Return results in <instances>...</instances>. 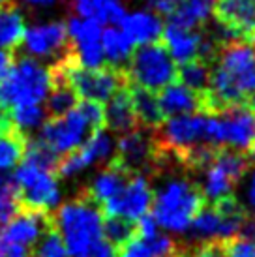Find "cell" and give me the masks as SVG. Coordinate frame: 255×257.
I'll use <instances>...</instances> for the list:
<instances>
[{
    "instance_id": "obj_1",
    "label": "cell",
    "mask_w": 255,
    "mask_h": 257,
    "mask_svg": "<svg viewBox=\"0 0 255 257\" xmlns=\"http://www.w3.org/2000/svg\"><path fill=\"white\" fill-rule=\"evenodd\" d=\"M53 218L70 257H90L94 248L103 240V212L86 190L60 205Z\"/></svg>"
},
{
    "instance_id": "obj_2",
    "label": "cell",
    "mask_w": 255,
    "mask_h": 257,
    "mask_svg": "<svg viewBox=\"0 0 255 257\" xmlns=\"http://www.w3.org/2000/svg\"><path fill=\"white\" fill-rule=\"evenodd\" d=\"M152 193L150 214L154 216L158 225L177 233L190 227V223L206 205L205 193L197 179H193L190 173L171 177Z\"/></svg>"
},
{
    "instance_id": "obj_3",
    "label": "cell",
    "mask_w": 255,
    "mask_h": 257,
    "mask_svg": "<svg viewBox=\"0 0 255 257\" xmlns=\"http://www.w3.org/2000/svg\"><path fill=\"white\" fill-rule=\"evenodd\" d=\"M51 90L49 68L36 58H15L12 70L0 86V100L6 109L17 105H40Z\"/></svg>"
},
{
    "instance_id": "obj_4",
    "label": "cell",
    "mask_w": 255,
    "mask_h": 257,
    "mask_svg": "<svg viewBox=\"0 0 255 257\" xmlns=\"http://www.w3.org/2000/svg\"><path fill=\"white\" fill-rule=\"evenodd\" d=\"M55 64L62 70L68 85L77 94L79 100H92L105 105L118 88L128 85L126 72L114 70L111 66L83 68L77 64V60L73 57V51Z\"/></svg>"
},
{
    "instance_id": "obj_5",
    "label": "cell",
    "mask_w": 255,
    "mask_h": 257,
    "mask_svg": "<svg viewBox=\"0 0 255 257\" xmlns=\"http://www.w3.org/2000/svg\"><path fill=\"white\" fill-rule=\"evenodd\" d=\"M126 75L128 83L158 94L165 86L177 83V64L160 40L134 49L128 62Z\"/></svg>"
},
{
    "instance_id": "obj_6",
    "label": "cell",
    "mask_w": 255,
    "mask_h": 257,
    "mask_svg": "<svg viewBox=\"0 0 255 257\" xmlns=\"http://www.w3.org/2000/svg\"><path fill=\"white\" fill-rule=\"evenodd\" d=\"M14 179L19 190V207L36 212H55L60 203L58 177L55 173L23 162L14 173Z\"/></svg>"
},
{
    "instance_id": "obj_7",
    "label": "cell",
    "mask_w": 255,
    "mask_h": 257,
    "mask_svg": "<svg viewBox=\"0 0 255 257\" xmlns=\"http://www.w3.org/2000/svg\"><path fill=\"white\" fill-rule=\"evenodd\" d=\"M92 134L94 132L90 130L88 122L85 120V116L75 105L62 116L47 118L42 124L40 136L36 139H40L43 145H47L51 150H55L60 156V154H68L81 147Z\"/></svg>"
},
{
    "instance_id": "obj_8",
    "label": "cell",
    "mask_w": 255,
    "mask_h": 257,
    "mask_svg": "<svg viewBox=\"0 0 255 257\" xmlns=\"http://www.w3.org/2000/svg\"><path fill=\"white\" fill-rule=\"evenodd\" d=\"M51 223L53 212H36L19 207L12 220L0 227V251L25 250L32 253V248Z\"/></svg>"
},
{
    "instance_id": "obj_9",
    "label": "cell",
    "mask_w": 255,
    "mask_h": 257,
    "mask_svg": "<svg viewBox=\"0 0 255 257\" xmlns=\"http://www.w3.org/2000/svg\"><path fill=\"white\" fill-rule=\"evenodd\" d=\"M21 43L30 58H51L53 64L71 53L68 29L62 21H49L30 27L25 30Z\"/></svg>"
},
{
    "instance_id": "obj_10",
    "label": "cell",
    "mask_w": 255,
    "mask_h": 257,
    "mask_svg": "<svg viewBox=\"0 0 255 257\" xmlns=\"http://www.w3.org/2000/svg\"><path fill=\"white\" fill-rule=\"evenodd\" d=\"M212 15L227 40L255 45V0H216Z\"/></svg>"
},
{
    "instance_id": "obj_11",
    "label": "cell",
    "mask_w": 255,
    "mask_h": 257,
    "mask_svg": "<svg viewBox=\"0 0 255 257\" xmlns=\"http://www.w3.org/2000/svg\"><path fill=\"white\" fill-rule=\"evenodd\" d=\"M66 29L77 64L83 68H101L103 66L101 25L94 19L71 17Z\"/></svg>"
},
{
    "instance_id": "obj_12",
    "label": "cell",
    "mask_w": 255,
    "mask_h": 257,
    "mask_svg": "<svg viewBox=\"0 0 255 257\" xmlns=\"http://www.w3.org/2000/svg\"><path fill=\"white\" fill-rule=\"evenodd\" d=\"M111 156H113V139L107 136L105 130L94 132L81 147L60 158V162L57 165V177H60V179L75 177L88 165H94L98 162L107 164Z\"/></svg>"
},
{
    "instance_id": "obj_13",
    "label": "cell",
    "mask_w": 255,
    "mask_h": 257,
    "mask_svg": "<svg viewBox=\"0 0 255 257\" xmlns=\"http://www.w3.org/2000/svg\"><path fill=\"white\" fill-rule=\"evenodd\" d=\"M152 192L154 190L147 177L134 175L124 186V190L101 207V212L103 216H126L130 220L137 221L141 216L150 212L154 195Z\"/></svg>"
},
{
    "instance_id": "obj_14",
    "label": "cell",
    "mask_w": 255,
    "mask_h": 257,
    "mask_svg": "<svg viewBox=\"0 0 255 257\" xmlns=\"http://www.w3.org/2000/svg\"><path fill=\"white\" fill-rule=\"evenodd\" d=\"M220 145L246 152L255 141V111L246 105L231 107L216 114Z\"/></svg>"
},
{
    "instance_id": "obj_15",
    "label": "cell",
    "mask_w": 255,
    "mask_h": 257,
    "mask_svg": "<svg viewBox=\"0 0 255 257\" xmlns=\"http://www.w3.org/2000/svg\"><path fill=\"white\" fill-rule=\"evenodd\" d=\"M203 38H205L203 29H184V27L171 25V23H167V27H163L162 32V43L169 51L171 58L177 60L178 64L199 57Z\"/></svg>"
},
{
    "instance_id": "obj_16",
    "label": "cell",
    "mask_w": 255,
    "mask_h": 257,
    "mask_svg": "<svg viewBox=\"0 0 255 257\" xmlns=\"http://www.w3.org/2000/svg\"><path fill=\"white\" fill-rule=\"evenodd\" d=\"M105 128H109L113 134H118V136H124V134H128V132H132L135 128H141L139 122H137V116H135L128 85L118 88L111 96V100L107 101Z\"/></svg>"
},
{
    "instance_id": "obj_17",
    "label": "cell",
    "mask_w": 255,
    "mask_h": 257,
    "mask_svg": "<svg viewBox=\"0 0 255 257\" xmlns=\"http://www.w3.org/2000/svg\"><path fill=\"white\" fill-rule=\"evenodd\" d=\"M122 32L134 45H145L162 40L163 23L158 14L152 12H135L126 15L120 21Z\"/></svg>"
},
{
    "instance_id": "obj_18",
    "label": "cell",
    "mask_w": 255,
    "mask_h": 257,
    "mask_svg": "<svg viewBox=\"0 0 255 257\" xmlns=\"http://www.w3.org/2000/svg\"><path fill=\"white\" fill-rule=\"evenodd\" d=\"M132 177L134 175H130L118 164H114L113 160H109L105 167H103V171L99 173L98 177L94 179L92 184L85 188V190L99 207H103L107 201L116 197L124 190V186L128 184V180L132 179Z\"/></svg>"
},
{
    "instance_id": "obj_19",
    "label": "cell",
    "mask_w": 255,
    "mask_h": 257,
    "mask_svg": "<svg viewBox=\"0 0 255 257\" xmlns=\"http://www.w3.org/2000/svg\"><path fill=\"white\" fill-rule=\"evenodd\" d=\"M158 94H160L158 103H160V109H162L165 118L178 116V114H203L201 98L180 83H173V85L165 86Z\"/></svg>"
},
{
    "instance_id": "obj_20",
    "label": "cell",
    "mask_w": 255,
    "mask_h": 257,
    "mask_svg": "<svg viewBox=\"0 0 255 257\" xmlns=\"http://www.w3.org/2000/svg\"><path fill=\"white\" fill-rule=\"evenodd\" d=\"M128 88H130V96H132V103H134V111L139 126L145 130L160 128L165 120V116L160 109L156 94L145 90L141 86L132 85V83H128Z\"/></svg>"
},
{
    "instance_id": "obj_21",
    "label": "cell",
    "mask_w": 255,
    "mask_h": 257,
    "mask_svg": "<svg viewBox=\"0 0 255 257\" xmlns=\"http://www.w3.org/2000/svg\"><path fill=\"white\" fill-rule=\"evenodd\" d=\"M101 51L107 58V66L126 72L130 57L134 53V43L128 40L122 30L109 27L107 30H101Z\"/></svg>"
},
{
    "instance_id": "obj_22",
    "label": "cell",
    "mask_w": 255,
    "mask_h": 257,
    "mask_svg": "<svg viewBox=\"0 0 255 257\" xmlns=\"http://www.w3.org/2000/svg\"><path fill=\"white\" fill-rule=\"evenodd\" d=\"M210 73H212V62L203 58H191L188 62L177 66V83L190 88L193 94L203 98L210 90Z\"/></svg>"
},
{
    "instance_id": "obj_23",
    "label": "cell",
    "mask_w": 255,
    "mask_h": 257,
    "mask_svg": "<svg viewBox=\"0 0 255 257\" xmlns=\"http://www.w3.org/2000/svg\"><path fill=\"white\" fill-rule=\"evenodd\" d=\"M25 15L14 2L0 6V49L15 51L25 36Z\"/></svg>"
},
{
    "instance_id": "obj_24",
    "label": "cell",
    "mask_w": 255,
    "mask_h": 257,
    "mask_svg": "<svg viewBox=\"0 0 255 257\" xmlns=\"http://www.w3.org/2000/svg\"><path fill=\"white\" fill-rule=\"evenodd\" d=\"M103 238L116 250V255L122 248H126L134 238H137V221L126 216H103L101 223Z\"/></svg>"
},
{
    "instance_id": "obj_25",
    "label": "cell",
    "mask_w": 255,
    "mask_h": 257,
    "mask_svg": "<svg viewBox=\"0 0 255 257\" xmlns=\"http://www.w3.org/2000/svg\"><path fill=\"white\" fill-rule=\"evenodd\" d=\"M27 143V136L15 126L0 134V173H8L19 162H23Z\"/></svg>"
},
{
    "instance_id": "obj_26",
    "label": "cell",
    "mask_w": 255,
    "mask_h": 257,
    "mask_svg": "<svg viewBox=\"0 0 255 257\" xmlns=\"http://www.w3.org/2000/svg\"><path fill=\"white\" fill-rule=\"evenodd\" d=\"M30 255L32 257H70L62 236H60L57 225H55V218H53V223L42 233L40 240H38L36 246L32 248V253H30Z\"/></svg>"
},
{
    "instance_id": "obj_27",
    "label": "cell",
    "mask_w": 255,
    "mask_h": 257,
    "mask_svg": "<svg viewBox=\"0 0 255 257\" xmlns=\"http://www.w3.org/2000/svg\"><path fill=\"white\" fill-rule=\"evenodd\" d=\"M10 120L17 130H21L23 134L27 130L40 128L43 122L47 120V111L42 105H17V107L8 109Z\"/></svg>"
},
{
    "instance_id": "obj_28",
    "label": "cell",
    "mask_w": 255,
    "mask_h": 257,
    "mask_svg": "<svg viewBox=\"0 0 255 257\" xmlns=\"http://www.w3.org/2000/svg\"><path fill=\"white\" fill-rule=\"evenodd\" d=\"M186 253L188 257H231L227 238H210L205 242H199L193 248L186 250Z\"/></svg>"
},
{
    "instance_id": "obj_29",
    "label": "cell",
    "mask_w": 255,
    "mask_h": 257,
    "mask_svg": "<svg viewBox=\"0 0 255 257\" xmlns=\"http://www.w3.org/2000/svg\"><path fill=\"white\" fill-rule=\"evenodd\" d=\"M103 6H105V0H71L73 14L85 19H94L99 25H103Z\"/></svg>"
},
{
    "instance_id": "obj_30",
    "label": "cell",
    "mask_w": 255,
    "mask_h": 257,
    "mask_svg": "<svg viewBox=\"0 0 255 257\" xmlns=\"http://www.w3.org/2000/svg\"><path fill=\"white\" fill-rule=\"evenodd\" d=\"M229 244V255L231 257H255V240L248 236L234 235L227 238Z\"/></svg>"
},
{
    "instance_id": "obj_31",
    "label": "cell",
    "mask_w": 255,
    "mask_h": 257,
    "mask_svg": "<svg viewBox=\"0 0 255 257\" xmlns=\"http://www.w3.org/2000/svg\"><path fill=\"white\" fill-rule=\"evenodd\" d=\"M14 62H15V51L0 49V86L4 83V79L8 77V73L12 70ZM0 107H4V105H2V100H0Z\"/></svg>"
},
{
    "instance_id": "obj_32",
    "label": "cell",
    "mask_w": 255,
    "mask_h": 257,
    "mask_svg": "<svg viewBox=\"0 0 255 257\" xmlns=\"http://www.w3.org/2000/svg\"><path fill=\"white\" fill-rule=\"evenodd\" d=\"M248 203H249V216L255 218V171L251 175V180H249V188H248Z\"/></svg>"
},
{
    "instance_id": "obj_33",
    "label": "cell",
    "mask_w": 255,
    "mask_h": 257,
    "mask_svg": "<svg viewBox=\"0 0 255 257\" xmlns=\"http://www.w3.org/2000/svg\"><path fill=\"white\" fill-rule=\"evenodd\" d=\"M10 128H14V124L10 120V113H8L6 107H0V134L8 132Z\"/></svg>"
},
{
    "instance_id": "obj_34",
    "label": "cell",
    "mask_w": 255,
    "mask_h": 257,
    "mask_svg": "<svg viewBox=\"0 0 255 257\" xmlns=\"http://www.w3.org/2000/svg\"><path fill=\"white\" fill-rule=\"evenodd\" d=\"M0 257H32V255H30V251H25V250H4L0 251Z\"/></svg>"
},
{
    "instance_id": "obj_35",
    "label": "cell",
    "mask_w": 255,
    "mask_h": 257,
    "mask_svg": "<svg viewBox=\"0 0 255 257\" xmlns=\"http://www.w3.org/2000/svg\"><path fill=\"white\" fill-rule=\"evenodd\" d=\"M25 2H29L32 6H51V4H55L57 0H25Z\"/></svg>"
},
{
    "instance_id": "obj_36",
    "label": "cell",
    "mask_w": 255,
    "mask_h": 257,
    "mask_svg": "<svg viewBox=\"0 0 255 257\" xmlns=\"http://www.w3.org/2000/svg\"><path fill=\"white\" fill-rule=\"evenodd\" d=\"M246 156H248L249 165H255V141L251 145H249V149L246 150Z\"/></svg>"
},
{
    "instance_id": "obj_37",
    "label": "cell",
    "mask_w": 255,
    "mask_h": 257,
    "mask_svg": "<svg viewBox=\"0 0 255 257\" xmlns=\"http://www.w3.org/2000/svg\"><path fill=\"white\" fill-rule=\"evenodd\" d=\"M167 257H188V253H186V250H184V246L178 242V250L175 251V253H171V255H167Z\"/></svg>"
},
{
    "instance_id": "obj_38",
    "label": "cell",
    "mask_w": 255,
    "mask_h": 257,
    "mask_svg": "<svg viewBox=\"0 0 255 257\" xmlns=\"http://www.w3.org/2000/svg\"><path fill=\"white\" fill-rule=\"evenodd\" d=\"M8 2H12V0H0V6H4V4H8Z\"/></svg>"
},
{
    "instance_id": "obj_39",
    "label": "cell",
    "mask_w": 255,
    "mask_h": 257,
    "mask_svg": "<svg viewBox=\"0 0 255 257\" xmlns=\"http://www.w3.org/2000/svg\"><path fill=\"white\" fill-rule=\"evenodd\" d=\"M206 2H210V4L214 6V2H216V0H206Z\"/></svg>"
}]
</instances>
